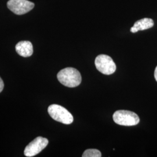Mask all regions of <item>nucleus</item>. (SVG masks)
I'll return each mask as SVG.
<instances>
[{
    "mask_svg": "<svg viewBox=\"0 0 157 157\" xmlns=\"http://www.w3.org/2000/svg\"><path fill=\"white\" fill-rule=\"evenodd\" d=\"M57 78L61 84L68 87H75L81 83L82 76L76 69L73 67H66L60 71Z\"/></svg>",
    "mask_w": 157,
    "mask_h": 157,
    "instance_id": "obj_1",
    "label": "nucleus"
},
{
    "mask_svg": "<svg viewBox=\"0 0 157 157\" xmlns=\"http://www.w3.org/2000/svg\"><path fill=\"white\" fill-rule=\"evenodd\" d=\"M51 117L57 122L65 124H71L73 121L72 115L66 108L57 104H52L48 108Z\"/></svg>",
    "mask_w": 157,
    "mask_h": 157,
    "instance_id": "obj_2",
    "label": "nucleus"
},
{
    "mask_svg": "<svg viewBox=\"0 0 157 157\" xmlns=\"http://www.w3.org/2000/svg\"><path fill=\"white\" fill-rule=\"evenodd\" d=\"M113 119L116 124L126 126H135L140 122V118L136 113L126 110H119L115 112Z\"/></svg>",
    "mask_w": 157,
    "mask_h": 157,
    "instance_id": "obj_3",
    "label": "nucleus"
},
{
    "mask_svg": "<svg viewBox=\"0 0 157 157\" xmlns=\"http://www.w3.org/2000/svg\"><path fill=\"white\" fill-rule=\"evenodd\" d=\"M95 65L97 69L101 73L110 75L116 71L117 66L112 58L108 56L101 54L96 57Z\"/></svg>",
    "mask_w": 157,
    "mask_h": 157,
    "instance_id": "obj_4",
    "label": "nucleus"
},
{
    "mask_svg": "<svg viewBox=\"0 0 157 157\" xmlns=\"http://www.w3.org/2000/svg\"><path fill=\"white\" fill-rule=\"evenodd\" d=\"M7 6L12 12L17 15H23L30 11L34 4L28 0H9Z\"/></svg>",
    "mask_w": 157,
    "mask_h": 157,
    "instance_id": "obj_5",
    "label": "nucleus"
},
{
    "mask_svg": "<svg viewBox=\"0 0 157 157\" xmlns=\"http://www.w3.org/2000/svg\"><path fill=\"white\" fill-rule=\"evenodd\" d=\"M48 144V139L40 136L37 137L26 147L24 151V154L26 157H34L44 149Z\"/></svg>",
    "mask_w": 157,
    "mask_h": 157,
    "instance_id": "obj_6",
    "label": "nucleus"
},
{
    "mask_svg": "<svg viewBox=\"0 0 157 157\" xmlns=\"http://www.w3.org/2000/svg\"><path fill=\"white\" fill-rule=\"evenodd\" d=\"M17 53L23 57H29L33 53V45L29 41H22L19 42L15 46Z\"/></svg>",
    "mask_w": 157,
    "mask_h": 157,
    "instance_id": "obj_7",
    "label": "nucleus"
},
{
    "mask_svg": "<svg viewBox=\"0 0 157 157\" xmlns=\"http://www.w3.org/2000/svg\"><path fill=\"white\" fill-rule=\"evenodd\" d=\"M154 25V23L152 19L143 18L135 23L133 27L130 29V32L133 33H137L140 30H144L151 28Z\"/></svg>",
    "mask_w": 157,
    "mask_h": 157,
    "instance_id": "obj_8",
    "label": "nucleus"
},
{
    "mask_svg": "<svg viewBox=\"0 0 157 157\" xmlns=\"http://www.w3.org/2000/svg\"><path fill=\"white\" fill-rule=\"evenodd\" d=\"M83 157H101V153L97 149H87L83 152Z\"/></svg>",
    "mask_w": 157,
    "mask_h": 157,
    "instance_id": "obj_9",
    "label": "nucleus"
},
{
    "mask_svg": "<svg viewBox=\"0 0 157 157\" xmlns=\"http://www.w3.org/2000/svg\"><path fill=\"white\" fill-rule=\"evenodd\" d=\"M4 87V84L3 80L0 78V93L3 90Z\"/></svg>",
    "mask_w": 157,
    "mask_h": 157,
    "instance_id": "obj_10",
    "label": "nucleus"
},
{
    "mask_svg": "<svg viewBox=\"0 0 157 157\" xmlns=\"http://www.w3.org/2000/svg\"><path fill=\"white\" fill-rule=\"evenodd\" d=\"M154 78H155L156 81L157 82V67L155 68V71H154Z\"/></svg>",
    "mask_w": 157,
    "mask_h": 157,
    "instance_id": "obj_11",
    "label": "nucleus"
}]
</instances>
